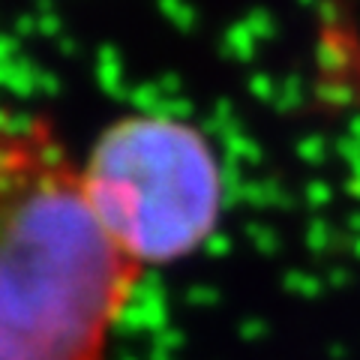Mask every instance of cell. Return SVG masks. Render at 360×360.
Here are the masks:
<instances>
[{"label": "cell", "instance_id": "obj_1", "mask_svg": "<svg viewBox=\"0 0 360 360\" xmlns=\"http://www.w3.org/2000/svg\"><path fill=\"white\" fill-rule=\"evenodd\" d=\"M141 274L54 123L0 108V360H103Z\"/></svg>", "mask_w": 360, "mask_h": 360}, {"label": "cell", "instance_id": "obj_2", "mask_svg": "<svg viewBox=\"0 0 360 360\" xmlns=\"http://www.w3.org/2000/svg\"><path fill=\"white\" fill-rule=\"evenodd\" d=\"M84 193L108 238L141 270L198 252L222 217V165L207 135L168 115H127L82 162Z\"/></svg>", "mask_w": 360, "mask_h": 360}]
</instances>
